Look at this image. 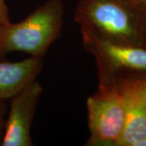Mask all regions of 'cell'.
Segmentation results:
<instances>
[{"label":"cell","mask_w":146,"mask_h":146,"mask_svg":"<svg viewBox=\"0 0 146 146\" xmlns=\"http://www.w3.org/2000/svg\"><path fill=\"white\" fill-rule=\"evenodd\" d=\"M7 111V106L4 101L0 100V143L2 141L5 128V115Z\"/></svg>","instance_id":"obj_9"},{"label":"cell","mask_w":146,"mask_h":146,"mask_svg":"<svg viewBox=\"0 0 146 146\" xmlns=\"http://www.w3.org/2000/svg\"><path fill=\"white\" fill-rule=\"evenodd\" d=\"M73 18L81 33L146 48V15L131 0H78Z\"/></svg>","instance_id":"obj_1"},{"label":"cell","mask_w":146,"mask_h":146,"mask_svg":"<svg viewBox=\"0 0 146 146\" xmlns=\"http://www.w3.org/2000/svg\"><path fill=\"white\" fill-rule=\"evenodd\" d=\"M42 67V58L33 56L13 63L0 62V100L11 99L36 80Z\"/></svg>","instance_id":"obj_6"},{"label":"cell","mask_w":146,"mask_h":146,"mask_svg":"<svg viewBox=\"0 0 146 146\" xmlns=\"http://www.w3.org/2000/svg\"><path fill=\"white\" fill-rule=\"evenodd\" d=\"M90 136L85 145L117 146L125 121V101L115 86L98 84L86 101Z\"/></svg>","instance_id":"obj_4"},{"label":"cell","mask_w":146,"mask_h":146,"mask_svg":"<svg viewBox=\"0 0 146 146\" xmlns=\"http://www.w3.org/2000/svg\"><path fill=\"white\" fill-rule=\"evenodd\" d=\"M115 87L123 96L146 106V73L125 79Z\"/></svg>","instance_id":"obj_8"},{"label":"cell","mask_w":146,"mask_h":146,"mask_svg":"<svg viewBox=\"0 0 146 146\" xmlns=\"http://www.w3.org/2000/svg\"><path fill=\"white\" fill-rule=\"evenodd\" d=\"M137 146H146V138L145 139H144L143 141H141L139 144H138V145Z\"/></svg>","instance_id":"obj_12"},{"label":"cell","mask_w":146,"mask_h":146,"mask_svg":"<svg viewBox=\"0 0 146 146\" xmlns=\"http://www.w3.org/2000/svg\"><path fill=\"white\" fill-rule=\"evenodd\" d=\"M8 21H10V17L6 0H0V25Z\"/></svg>","instance_id":"obj_10"},{"label":"cell","mask_w":146,"mask_h":146,"mask_svg":"<svg viewBox=\"0 0 146 146\" xmlns=\"http://www.w3.org/2000/svg\"><path fill=\"white\" fill-rule=\"evenodd\" d=\"M63 13L62 0H48L20 22L0 25V57L11 52L43 57L61 34Z\"/></svg>","instance_id":"obj_2"},{"label":"cell","mask_w":146,"mask_h":146,"mask_svg":"<svg viewBox=\"0 0 146 146\" xmlns=\"http://www.w3.org/2000/svg\"><path fill=\"white\" fill-rule=\"evenodd\" d=\"M131 1L146 15V0H131Z\"/></svg>","instance_id":"obj_11"},{"label":"cell","mask_w":146,"mask_h":146,"mask_svg":"<svg viewBox=\"0 0 146 146\" xmlns=\"http://www.w3.org/2000/svg\"><path fill=\"white\" fill-rule=\"evenodd\" d=\"M84 50L96 61L98 84L116 86L122 80L146 73V48L119 46L81 33Z\"/></svg>","instance_id":"obj_3"},{"label":"cell","mask_w":146,"mask_h":146,"mask_svg":"<svg viewBox=\"0 0 146 146\" xmlns=\"http://www.w3.org/2000/svg\"><path fill=\"white\" fill-rule=\"evenodd\" d=\"M43 89L36 80L11 98L2 146H32L30 129Z\"/></svg>","instance_id":"obj_5"},{"label":"cell","mask_w":146,"mask_h":146,"mask_svg":"<svg viewBox=\"0 0 146 146\" xmlns=\"http://www.w3.org/2000/svg\"><path fill=\"white\" fill-rule=\"evenodd\" d=\"M125 121L117 146H137L146 138V106L123 96Z\"/></svg>","instance_id":"obj_7"}]
</instances>
